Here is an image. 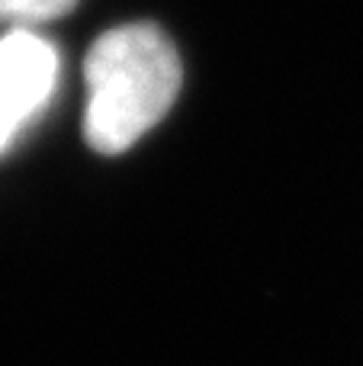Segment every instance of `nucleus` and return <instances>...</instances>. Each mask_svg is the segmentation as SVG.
I'll return each instance as SVG.
<instances>
[{
    "instance_id": "f257e3e1",
    "label": "nucleus",
    "mask_w": 363,
    "mask_h": 366,
    "mask_svg": "<svg viewBox=\"0 0 363 366\" xmlns=\"http://www.w3.org/2000/svg\"><path fill=\"white\" fill-rule=\"evenodd\" d=\"M84 139L100 154H119L151 132L177 100L180 58L154 23L103 32L87 51Z\"/></svg>"
},
{
    "instance_id": "f03ea898",
    "label": "nucleus",
    "mask_w": 363,
    "mask_h": 366,
    "mask_svg": "<svg viewBox=\"0 0 363 366\" xmlns=\"http://www.w3.org/2000/svg\"><path fill=\"white\" fill-rule=\"evenodd\" d=\"M58 84V51L29 29L0 39V152L49 107Z\"/></svg>"
},
{
    "instance_id": "7ed1b4c3",
    "label": "nucleus",
    "mask_w": 363,
    "mask_h": 366,
    "mask_svg": "<svg viewBox=\"0 0 363 366\" xmlns=\"http://www.w3.org/2000/svg\"><path fill=\"white\" fill-rule=\"evenodd\" d=\"M77 0H0V23H42L74 10Z\"/></svg>"
}]
</instances>
